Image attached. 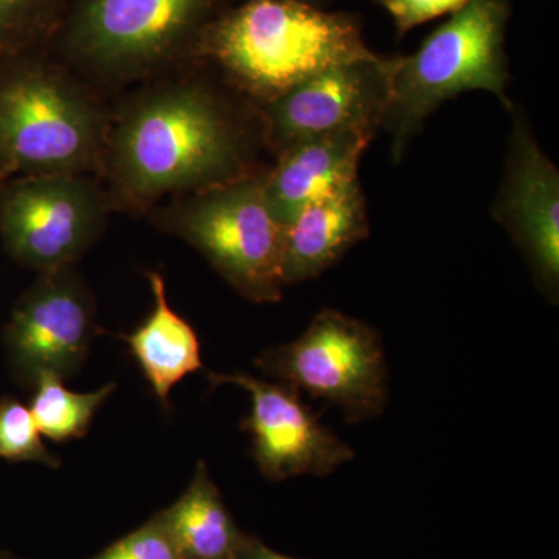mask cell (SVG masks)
I'll return each instance as SVG.
<instances>
[{
	"label": "cell",
	"mask_w": 559,
	"mask_h": 559,
	"mask_svg": "<svg viewBox=\"0 0 559 559\" xmlns=\"http://www.w3.org/2000/svg\"><path fill=\"white\" fill-rule=\"evenodd\" d=\"M261 150L257 106L194 62L114 106L102 180L112 210L146 215L165 200L252 175L264 167Z\"/></svg>",
	"instance_id": "6da1fadb"
},
{
	"label": "cell",
	"mask_w": 559,
	"mask_h": 559,
	"mask_svg": "<svg viewBox=\"0 0 559 559\" xmlns=\"http://www.w3.org/2000/svg\"><path fill=\"white\" fill-rule=\"evenodd\" d=\"M359 14L299 0H242L202 33L194 60L255 106L322 70L377 57Z\"/></svg>",
	"instance_id": "7a4b0ae2"
},
{
	"label": "cell",
	"mask_w": 559,
	"mask_h": 559,
	"mask_svg": "<svg viewBox=\"0 0 559 559\" xmlns=\"http://www.w3.org/2000/svg\"><path fill=\"white\" fill-rule=\"evenodd\" d=\"M112 108L49 49L0 60V175L102 179Z\"/></svg>",
	"instance_id": "3957f363"
},
{
	"label": "cell",
	"mask_w": 559,
	"mask_h": 559,
	"mask_svg": "<svg viewBox=\"0 0 559 559\" xmlns=\"http://www.w3.org/2000/svg\"><path fill=\"white\" fill-rule=\"evenodd\" d=\"M240 0H70L50 53L97 90L194 64L202 33Z\"/></svg>",
	"instance_id": "277c9868"
},
{
	"label": "cell",
	"mask_w": 559,
	"mask_h": 559,
	"mask_svg": "<svg viewBox=\"0 0 559 559\" xmlns=\"http://www.w3.org/2000/svg\"><path fill=\"white\" fill-rule=\"evenodd\" d=\"M511 0H469L430 33L415 53L392 57L390 95L382 127L390 135L393 164H400L425 121L463 92L495 94L513 109L506 33Z\"/></svg>",
	"instance_id": "5b68a950"
},
{
	"label": "cell",
	"mask_w": 559,
	"mask_h": 559,
	"mask_svg": "<svg viewBox=\"0 0 559 559\" xmlns=\"http://www.w3.org/2000/svg\"><path fill=\"white\" fill-rule=\"evenodd\" d=\"M270 165L151 209L146 216L165 234L198 250L213 270L255 304L283 297L285 226L271 212L264 193Z\"/></svg>",
	"instance_id": "8992f818"
},
{
	"label": "cell",
	"mask_w": 559,
	"mask_h": 559,
	"mask_svg": "<svg viewBox=\"0 0 559 559\" xmlns=\"http://www.w3.org/2000/svg\"><path fill=\"white\" fill-rule=\"evenodd\" d=\"M255 366L311 399L340 407L352 425L380 417L388 404L381 334L331 308L318 312L297 340L261 352Z\"/></svg>",
	"instance_id": "52a82bcc"
},
{
	"label": "cell",
	"mask_w": 559,
	"mask_h": 559,
	"mask_svg": "<svg viewBox=\"0 0 559 559\" xmlns=\"http://www.w3.org/2000/svg\"><path fill=\"white\" fill-rule=\"evenodd\" d=\"M110 212L97 176H17L0 186L3 248L39 274L76 266L103 237Z\"/></svg>",
	"instance_id": "ba28073f"
},
{
	"label": "cell",
	"mask_w": 559,
	"mask_h": 559,
	"mask_svg": "<svg viewBox=\"0 0 559 559\" xmlns=\"http://www.w3.org/2000/svg\"><path fill=\"white\" fill-rule=\"evenodd\" d=\"M100 333L94 294L76 266L44 272L22 294L3 329L14 381L33 389L44 373L68 380L79 373Z\"/></svg>",
	"instance_id": "9c48e42d"
},
{
	"label": "cell",
	"mask_w": 559,
	"mask_h": 559,
	"mask_svg": "<svg viewBox=\"0 0 559 559\" xmlns=\"http://www.w3.org/2000/svg\"><path fill=\"white\" fill-rule=\"evenodd\" d=\"M392 57L345 62L316 73L270 103L257 106L264 148L290 146L352 127L381 130L390 95Z\"/></svg>",
	"instance_id": "30bf717a"
},
{
	"label": "cell",
	"mask_w": 559,
	"mask_h": 559,
	"mask_svg": "<svg viewBox=\"0 0 559 559\" xmlns=\"http://www.w3.org/2000/svg\"><path fill=\"white\" fill-rule=\"evenodd\" d=\"M513 117L502 183L491 216L527 261L533 282L551 304L559 297V171L540 148L520 108Z\"/></svg>",
	"instance_id": "8fae6325"
},
{
	"label": "cell",
	"mask_w": 559,
	"mask_h": 559,
	"mask_svg": "<svg viewBox=\"0 0 559 559\" xmlns=\"http://www.w3.org/2000/svg\"><path fill=\"white\" fill-rule=\"evenodd\" d=\"M212 388L237 385L248 390L252 409L241 429L250 433L252 457L266 479L326 476L352 462L355 451L323 426L300 399L299 390L237 373H207Z\"/></svg>",
	"instance_id": "7c38bea8"
},
{
	"label": "cell",
	"mask_w": 559,
	"mask_h": 559,
	"mask_svg": "<svg viewBox=\"0 0 559 559\" xmlns=\"http://www.w3.org/2000/svg\"><path fill=\"white\" fill-rule=\"evenodd\" d=\"M377 132L373 127L326 132L275 157L264 178V193L275 218L286 227L307 205L358 180L360 159Z\"/></svg>",
	"instance_id": "4fadbf2b"
},
{
	"label": "cell",
	"mask_w": 559,
	"mask_h": 559,
	"mask_svg": "<svg viewBox=\"0 0 559 559\" xmlns=\"http://www.w3.org/2000/svg\"><path fill=\"white\" fill-rule=\"evenodd\" d=\"M369 213L359 179L300 210L285 227L283 285L319 277L369 237Z\"/></svg>",
	"instance_id": "5bb4252c"
},
{
	"label": "cell",
	"mask_w": 559,
	"mask_h": 559,
	"mask_svg": "<svg viewBox=\"0 0 559 559\" xmlns=\"http://www.w3.org/2000/svg\"><path fill=\"white\" fill-rule=\"evenodd\" d=\"M154 308L148 318L121 340L127 342L143 377L156 399L168 409V396L183 378L204 369L197 331L173 310L167 299V283L156 271H146Z\"/></svg>",
	"instance_id": "9a60e30c"
},
{
	"label": "cell",
	"mask_w": 559,
	"mask_h": 559,
	"mask_svg": "<svg viewBox=\"0 0 559 559\" xmlns=\"http://www.w3.org/2000/svg\"><path fill=\"white\" fill-rule=\"evenodd\" d=\"M157 518L180 559H237L249 539L231 516L204 462H198L189 488Z\"/></svg>",
	"instance_id": "2e32d148"
},
{
	"label": "cell",
	"mask_w": 559,
	"mask_h": 559,
	"mask_svg": "<svg viewBox=\"0 0 559 559\" xmlns=\"http://www.w3.org/2000/svg\"><path fill=\"white\" fill-rule=\"evenodd\" d=\"M62 381L53 373L40 374L33 385L31 401L40 433L57 443L83 439L95 414L117 389L116 382H109L95 392L79 393L66 388Z\"/></svg>",
	"instance_id": "e0dca14e"
},
{
	"label": "cell",
	"mask_w": 559,
	"mask_h": 559,
	"mask_svg": "<svg viewBox=\"0 0 559 559\" xmlns=\"http://www.w3.org/2000/svg\"><path fill=\"white\" fill-rule=\"evenodd\" d=\"M70 0H0V60L49 49Z\"/></svg>",
	"instance_id": "ac0fdd59"
},
{
	"label": "cell",
	"mask_w": 559,
	"mask_h": 559,
	"mask_svg": "<svg viewBox=\"0 0 559 559\" xmlns=\"http://www.w3.org/2000/svg\"><path fill=\"white\" fill-rule=\"evenodd\" d=\"M31 407L5 395L0 399V459L11 463L35 462L60 468L61 459L44 444Z\"/></svg>",
	"instance_id": "d6986e66"
},
{
	"label": "cell",
	"mask_w": 559,
	"mask_h": 559,
	"mask_svg": "<svg viewBox=\"0 0 559 559\" xmlns=\"http://www.w3.org/2000/svg\"><path fill=\"white\" fill-rule=\"evenodd\" d=\"M91 559H180L157 514Z\"/></svg>",
	"instance_id": "ffe728a7"
},
{
	"label": "cell",
	"mask_w": 559,
	"mask_h": 559,
	"mask_svg": "<svg viewBox=\"0 0 559 559\" xmlns=\"http://www.w3.org/2000/svg\"><path fill=\"white\" fill-rule=\"evenodd\" d=\"M392 17L396 38L401 39L425 22L454 14L469 0H373Z\"/></svg>",
	"instance_id": "44dd1931"
},
{
	"label": "cell",
	"mask_w": 559,
	"mask_h": 559,
	"mask_svg": "<svg viewBox=\"0 0 559 559\" xmlns=\"http://www.w3.org/2000/svg\"><path fill=\"white\" fill-rule=\"evenodd\" d=\"M237 559H297L286 557V555L277 554L270 549V547L264 546L263 543L259 538H253V536H249V539L246 540L245 546L238 554Z\"/></svg>",
	"instance_id": "7402d4cb"
},
{
	"label": "cell",
	"mask_w": 559,
	"mask_h": 559,
	"mask_svg": "<svg viewBox=\"0 0 559 559\" xmlns=\"http://www.w3.org/2000/svg\"><path fill=\"white\" fill-rule=\"evenodd\" d=\"M299 2L308 3V5L318 7V9H323V7L329 5L333 0H299Z\"/></svg>",
	"instance_id": "603a6c76"
},
{
	"label": "cell",
	"mask_w": 559,
	"mask_h": 559,
	"mask_svg": "<svg viewBox=\"0 0 559 559\" xmlns=\"http://www.w3.org/2000/svg\"><path fill=\"white\" fill-rule=\"evenodd\" d=\"M0 559H17V558L11 557V555L3 554V555H0Z\"/></svg>",
	"instance_id": "cb8c5ba5"
},
{
	"label": "cell",
	"mask_w": 559,
	"mask_h": 559,
	"mask_svg": "<svg viewBox=\"0 0 559 559\" xmlns=\"http://www.w3.org/2000/svg\"><path fill=\"white\" fill-rule=\"evenodd\" d=\"M7 179H10V178H7L5 175H0V186H2V183L5 182Z\"/></svg>",
	"instance_id": "d4e9b609"
}]
</instances>
